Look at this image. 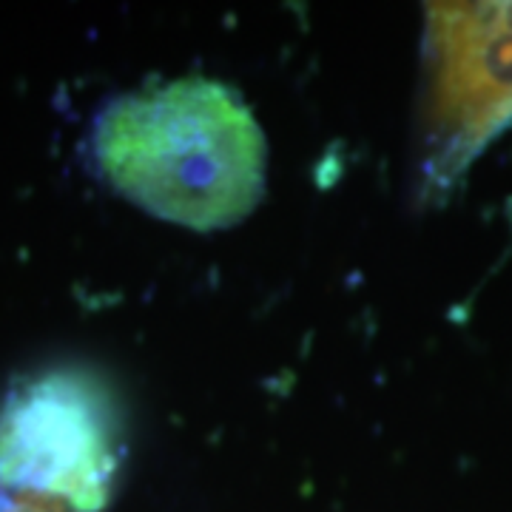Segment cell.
Wrapping results in <instances>:
<instances>
[{
  "label": "cell",
  "instance_id": "cell-1",
  "mask_svg": "<svg viewBox=\"0 0 512 512\" xmlns=\"http://www.w3.org/2000/svg\"><path fill=\"white\" fill-rule=\"evenodd\" d=\"M94 157L109 185L157 220L225 231L251 217L268 185V140L242 94L177 77L111 100Z\"/></svg>",
  "mask_w": 512,
  "mask_h": 512
},
{
  "label": "cell",
  "instance_id": "cell-2",
  "mask_svg": "<svg viewBox=\"0 0 512 512\" xmlns=\"http://www.w3.org/2000/svg\"><path fill=\"white\" fill-rule=\"evenodd\" d=\"M421 49V194H447L512 126V3H430Z\"/></svg>",
  "mask_w": 512,
  "mask_h": 512
},
{
  "label": "cell",
  "instance_id": "cell-3",
  "mask_svg": "<svg viewBox=\"0 0 512 512\" xmlns=\"http://www.w3.org/2000/svg\"><path fill=\"white\" fill-rule=\"evenodd\" d=\"M123 419L111 387L60 365L15 382L0 399V487L69 512H100L120 470Z\"/></svg>",
  "mask_w": 512,
  "mask_h": 512
}]
</instances>
